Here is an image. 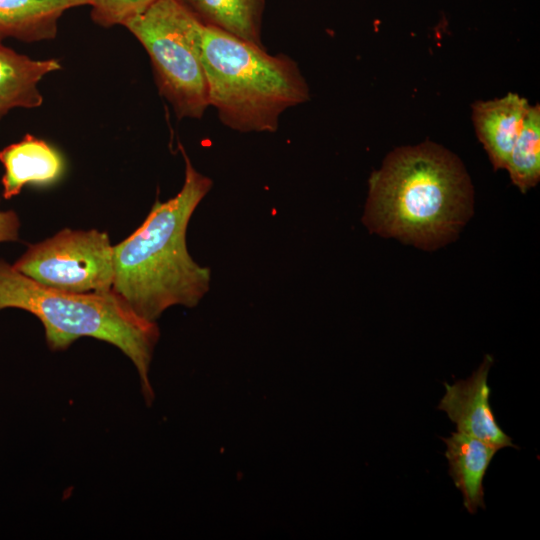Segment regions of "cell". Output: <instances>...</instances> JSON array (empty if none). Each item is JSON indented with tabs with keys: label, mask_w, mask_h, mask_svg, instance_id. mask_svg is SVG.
Here are the masks:
<instances>
[{
	"label": "cell",
	"mask_w": 540,
	"mask_h": 540,
	"mask_svg": "<svg viewBox=\"0 0 540 540\" xmlns=\"http://www.w3.org/2000/svg\"><path fill=\"white\" fill-rule=\"evenodd\" d=\"M363 223L370 232L432 250L456 238L473 213L461 160L431 141L399 147L368 181Z\"/></svg>",
	"instance_id": "cell-1"
},
{
	"label": "cell",
	"mask_w": 540,
	"mask_h": 540,
	"mask_svg": "<svg viewBox=\"0 0 540 540\" xmlns=\"http://www.w3.org/2000/svg\"><path fill=\"white\" fill-rule=\"evenodd\" d=\"M180 148L185 160L181 190L166 202L156 200L141 226L113 246L112 290L151 322L171 306L195 307L210 287V270L189 254L186 231L213 181Z\"/></svg>",
	"instance_id": "cell-2"
},
{
	"label": "cell",
	"mask_w": 540,
	"mask_h": 540,
	"mask_svg": "<svg viewBox=\"0 0 540 540\" xmlns=\"http://www.w3.org/2000/svg\"><path fill=\"white\" fill-rule=\"evenodd\" d=\"M18 308L35 315L54 351L81 337L119 348L135 365L147 405L154 400L149 369L159 339L156 322L138 316L113 290L73 293L42 285L0 259V310Z\"/></svg>",
	"instance_id": "cell-3"
},
{
	"label": "cell",
	"mask_w": 540,
	"mask_h": 540,
	"mask_svg": "<svg viewBox=\"0 0 540 540\" xmlns=\"http://www.w3.org/2000/svg\"><path fill=\"white\" fill-rule=\"evenodd\" d=\"M201 59L209 105L241 132H276L281 114L310 99L297 63L214 27L204 26Z\"/></svg>",
	"instance_id": "cell-4"
},
{
	"label": "cell",
	"mask_w": 540,
	"mask_h": 540,
	"mask_svg": "<svg viewBox=\"0 0 540 540\" xmlns=\"http://www.w3.org/2000/svg\"><path fill=\"white\" fill-rule=\"evenodd\" d=\"M123 26L147 51L158 90L176 116L201 118L210 106L201 59L204 25L177 0H157Z\"/></svg>",
	"instance_id": "cell-5"
},
{
	"label": "cell",
	"mask_w": 540,
	"mask_h": 540,
	"mask_svg": "<svg viewBox=\"0 0 540 540\" xmlns=\"http://www.w3.org/2000/svg\"><path fill=\"white\" fill-rule=\"evenodd\" d=\"M13 266L47 287L103 293L112 290L113 246L105 232L63 229L28 247Z\"/></svg>",
	"instance_id": "cell-6"
},
{
	"label": "cell",
	"mask_w": 540,
	"mask_h": 540,
	"mask_svg": "<svg viewBox=\"0 0 540 540\" xmlns=\"http://www.w3.org/2000/svg\"><path fill=\"white\" fill-rule=\"evenodd\" d=\"M492 364L493 358L485 355L471 376L453 384L444 383L445 394L437 409L446 412L457 432L477 438L497 450L505 447L518 449L498 425L490 406L491 389L487 379Z\"/></svg>",
	"instance_id": "cell-7"
},
{
	"label": "cell",
	"mask_w": 540,
	"mask_h": 540,
	"mask_svg": "<svg viewBox=\"0 0 540 540\" xmlns=\"http://www.w3.org/2000/svg\"><path fill=\"white\" fill-rule=\"evenodd\" d=\"M530 105L517 93L472 104V121L495 170L506 167L512 148L521 133Z\"/></svg>",
	"instance_id": "cell-8"
},
{
	"label": "cell",
	"mask_w": 540,
	"mask_h": 540,
	"mask_svg": "<svg viewBox=\"0 0 540 540\" xmlns=\"http://www.w3.org/2000/svg\"><path fill=\"white\" fill-rule=\"evenodd\" d=\"M4 167L1 179L3 197L18 195L24 186L49 185L57 181L64 171L61 154L45 141L30 134L0 151Z\"/></svg>",
	"instance_id": "cell-9"
},
{
	"label": "cell",
	"mask_w": 540,
	"mask_h": 540,
	"mask_svg": "<svg viewBox=\"0 0 540 540\" xmlns=\"http://www.w3.org/2000/svg\"><path fill=\"white\" fill-rule=\"evenodd\" d=\"M92 0H0V39L23 42L52 39L67 10L91 5Z\"/></svg>",
	"instance_id": "cell-10"
},
{
	"label": "cell",
	"mask_w": 540,
	"mask_h": 540,
	"mask_svg": "<svg viewBox=\"0 0 540 540\" xmlns=\"http://www.w3.org/2000/svg\"><path fill=\"white\" fill-rule=\"evenodd\" d=\"M0 39V119L15 108H37L43 77L61 69L56 59L34 60L5 46Z\"/></svg>",
	"instance_id": "cell-11"
},
{
	"label": "cell",
	"mask_w": 540,
	"mask_h": 540,
	"mask_svg": "<svg viewBox=\"0 0 540 540\" xmlns=\"http://www.w3.org/2000/svg\"><path fill=\"white\" fill-rule=\"evenodd\" d=\"M441 439L446 444L448 474L462 493L464 507L470 514L478 507L485 509L483 479L497 449L461 432Z\"/></svg>",
	"instance_id": "cell-12"
},
{
	"label": "cell",
	"mask_w": 540,
	"mask_h": 540,
	"mask_svg": "<svg viewBox=\"0 0 540 540\" xmlns=\"http://www.w3.org/2000/svg\"><path fill=\"white\" fill-rule=\"evenodd\" d=\"M204 26L264 47L261 39L265 0H177Z\"/></svg>",
	"instance_id": "cell-13"
},
{
	"label": "cell",
	"mask_w": 540,
	"mask_h": 540,
	"mask_svg": "<svg viewBox=\"0 0 540 540\" xmlns=\"http://www.w3.org/2000/svg\"><path fill=\"white\" fill-rule=\"evenodd\" d=\"M505 169L522 193L540 180V106H530L523 128L509 155Z\"/></svg>",
	"instance_id": "cell-14"
},
{
	"label": "cell",
	"mask_w": 540,
	"mask_h": 540,
	"mask_svg": "<svg viewBox=\"0 0 540 540\" xmlns=\"http://www.w3.org/2000/svg\"><path fill=\"white\" fill-rule=\"evenodd\" d=\"M157 0H92L91 18L105 28L124 25L140 15Z\"/></svg>",
	"instance_id": "cell-15"
},
{
	"label": "cell",
	"mask_w": 540,
	"mask_h": 540,
	"mask_svg": "<svg viewBox=\"0 0 540 540\" xmlns=\"http://www.w3.org/2000/svg\"><path fill=\"white\" fill-rule=\"evenodd\" d=\"M20 220L11 210H0V243L16 241L19 237Z\"/></svg>",
	"instance_id": "cell-16"
}]
</instances>
